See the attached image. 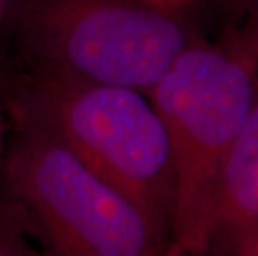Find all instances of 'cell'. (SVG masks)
I'll return each instance as SVG.
<instances>
[{"label":"cell","mask_w":258,"mask_h":256,"mask_svg":"<svg viewBox=\"0 0 258 256\" xmlns=\"http://www.w3.org/2000/svg\"><path fill=\"white\" fill-rule=\"evenodd\" d=\"M15 115L55 133L170 235L172 146L162 117L140 90L37 72L19 92Z\"/></svg>","instance_id":"1"},{"label":"cell","mask_w":258,"mask_h":256,"mask_svg":"<svg viewBox=\"0 0 258 256\" xmlns=\"http://www.w3.org/2000/svg\"><path fill=\"white\" fill-rule=\"evenodd\" d=\"M148 95L172 146L175 248L205 253L225 161L258 95L255 78L240 58L191 43Z\"/></svg>","instance_id":"2"},{"label":"cell","mask_w":258,"mask_h":256,"mask_svg":"<svg viewBox=\"0 0 258 256\" xmlns=\"http://www.w3.org/2000/svg\"><path fill=\"white\" fill-rule=\"evenodd\" d=\"M14 30L37 72L148 92L191 45L152 0H17Z\"/></svg>","instance_id":"3"},{"label":"cell","mask_w":258,"mask_h":256,"mask_svg":"<svg viewBox=\"0 0 258 256\" xmlns=\"http://www.w3.org/2000/svg\"><path fill=\"white\" fill-rule=\"evenodd\" d=\"M5 180L53 254L148 256L165 248L167 235L139 205L32 118L17 115Z\"/></svg>","instance_id":"4"},{"label":"cell","mask_w":258,"mask_h":256,"mask_svg":"<svg viewBox=\"0 0 258 256\" xmlns=\"http://www.w3.org/2000/svg\"><path fill=\"white\" fill-rule=\"evenodd\" d=\"M208 249L258 256V95L225 161Z\"/></svg>","instance_id":"5"},{"label":"cell","mask_w":258,"mask_h":256,"mask_svg":"<svg viewBox=\"0 0 258 256\" xmlns=\"http://www.w3.org/2000/svg\"><path fill=\"white\" fill-rule=\"evenodd\" d=\"M30 216L15 201L14 205L0 203V256L35 254L29 241Z\"/></svg>","instance_id":"6"},{"label":"cell","mask_w":258,"mask_h":256,"mask_svg":"<svg viewBox=\"0 0 258 256\" xmlns=\"http://www.w3.org/2000/svg\"><path fill=\"white\" fill-rule=\"evenodd\" d=\"M253 52L258 55V29H256V32H255V35H253Z\"/></svg>","instance_id":"7"},{"label":"cell","mask_w":258,"mask_h":256,"mask_svg":"<svg viewBox=\"0 0 258 256\" xmlns=\"http://www.w3.org/2000/svg\"><path fill=\"white\" fill-rule=\"evenodd\" d=\"M5 7H7V0H0V15L4 14Z\"/></svg>","instance_id":"8"},{"label":"cell","mask_w":258,"mask_h":256,"mask_svg":"<svg viewBox=\"0 0 258 256\" xmlns=\"http://www.w3.org/2000/svg\"><path fill=\"white\" fill-rule=\"evenodd\" d=\"M0 143H2V125H0Z\"/></svg>","instance_id":"9"}]
</instances>
